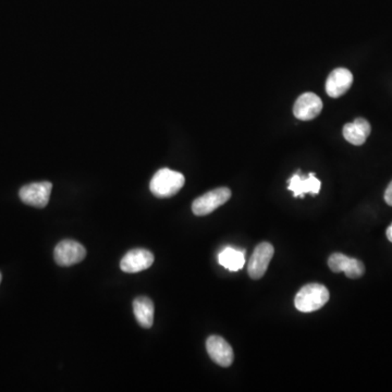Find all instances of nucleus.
<instances>
[{"instance_id":"f257e3e1","label":"nucleus","mask_w":392,"mask_h":392,"mask_svg":"<svg viewBox=\"0 0 392 392\" xmlns=\"http://www.w3.org/2000/svg\"><path fill=\"white\" fill-rule=\"evenodd\" d=\"M184 182V176L178 171L163 168L157 171L153 177L149 189L156 198H171L183 188Z\"/></svg>"},{"instance_id":"f03ea898","label":"nucleus","mask_w":392,"mask_h":392,"mask_svg":"<svg viewBox=\"0 0 392 392\" xmlns=\"http://www.w3.org/2000/svg\"><path fill=\"white\" fill-rule=\"evenodd\" d=\"M327 288L320 284H306L296 293L294 305L302 313H312L320 310L329 301Z\"/></svg>"},{"instance_id":"7ed1b4c3","label":"nucleus","mask_w":392,"mask_h":392,"mask_svg":"<svg viewBox=\"0 0 392 392\" xmlns=\"http://www.w3.org/2000/svg\"><path fill=\"white\" fill-rule=\"evenodd\" d=\"M232 198V191L228 188H218L196 198L193 202L192 210L196 216H206L218 207L228 202Z\"/></svg>"},{"instance_id":"20e7f679","label":"nucleus","mask_w":392,"mask_h":392,"mask_svg":"<svg viewBox=\"0 0 392 392\" xmlns=\"http://www.w3.org/2000/svg\"><path fill=\"white\" fill-rule=\"evenodd\" d=\"M85 256H87V250L84 246L73 240L61 241L53 251L55 262L63 267L82 262Z\"/></svg>"},{"instance_id":"39448f33","label":"nucleus","mask_w":392,"mask_h":392,"mask_svg":"<svg viewBox=\"0 0 392 392\" xmlns=\"http://www.w3.org/2000/svg\"><path fill=\"white\" fill-rule=\"evenodd\" d=\"M51 190H53V184L49 181L31 183L27 186H22L19 196L25 204L37 208H44L49 204Z\"/></svg>"},{"instance_id":"423d86ee","label":"nucleus","mask_w":392,"mask_h":392,"mask_svg":"<svg viewBox=\"0 0 392 392\" xmlns=\"http://www.w3.org/2000/svg\"><path fill=\"white\" fill-rule=\"evenodd\" d=\"M274 246L268 242H263L256 246L248 262V272L251 278L254 280L260 279L267 272L270 260L274 256Z\"/></svg>"},{"instance_id":"0eeeda50","label":"nucleus","mask_w":392,"mask_h":392,"mask_svg":"<svg viewBox=\"0 0 392 392\" xmlns=\"http://www.w3.org/2000/svg\"><path fill=\"white\" fill-rule=\"evenodd\" d=\"M328 266L332 272H344L350 279H358L365 272V266L361 260L351 258L341 253H334L328 260Z\"/></svg>"},{"instance_id":"6e6552de","label":"nucleus","mask_w":392,"mask_h":392,"mask_svg":"<svg viewBox=\"0 0 392 392\" xmlns=\"http://www.w3.org/2000/svg\"><path fill=\"white\" fill-rule=\"evenodd\" d=\"M322 110V101L314 93H304L296 99L294 103L293 113L296 119L310 121L320 116Z\"/></svg>"},{"instance_id":"1a4fd4ad","label":"nucleus","mask_w":392,"mask_h":392,"mask_svg":"<svg viewBox=\"0 0 392 392\" xmlns=\"http://www.w3.org/2000/svg\"><path fill=\"white\" fill-rule=\"evenodd\" d=\"M154 263V255L149 251L144 248H135L123 256L120 262L122 272L128 274L143 272L148 270Z\"/></svg>"},{"instance_id":"9d476101","label":"nucleus","mask_w":392,"mask_h":392,"mask_svg":"<svg viewBox=\"0 0 392 392\" xmlns=\"http://www.w3.org/2000/svg\"><path fill=\"white\" fill-rule=\"evenodd\" d=\"M206 350L210 359L222 367H229L234 362V350L224 338L210 336L206 341Z\"/></svg>"},{"instance_id":"9b49d317","label":"nucleus","mask_w":392,"mask_h":392,"mask_svg":"<svg viewBox=\"0 0 392 392\" xmlns=\"http://www.w3.org/2000/svg\"><path fill=\"white\" fill-rule=\"evenodd\" d=\"M353 83V75L351 71L344 68L334 69L326 81V91L332 99H338L349 91Z\"/></svg>"},{"instance_id":"f8f14e48","label":"nucleus","mask_w":392,"mask_h":392,"mask_svg":"<svg viewBox=\"0 0 392 392\" xmlns=\"http://www.w3.org/2000/svg\"><path fill=\"white\" fill-rule=\"evenodd\" d=\"M322 188V182L315 177V174H310L308 177L296 174L289 180L290 191L293 192L294 198H304L306 193L318 194Z\"/></svg>"},{"instance_id":"ddd939ff","label":"nucleus","mask_w":392,"mask_h":392,"mask_svg":"<svg viewBox=\"0 0 392 392\" xmlns=\"http://www.w3.org/2000/svg\"><path fill=\"white\" fill-rule=\"evenodd\" d=\"M371 125L366 119L356 118L353 122L347 123L343 127V137L348 142L360 146L363 145L371 134Z\"/></svg>"},{"instance_id":"4468645a","label":"nucleus","mask_w":392,"mask_h":392,"mask_svg":"<svg viewBox=\"0 0 392 392\" xmlns=\"http://www.w3.org/2000/svg\"><path fill=\"white\" fill-rule=\"evenodd\" d=\"M133 312L141 327L151 328L154 322V303L146 296H139L133 301Z\"/></svg>"},{"instance_id":"2eb2a0df","label":"nucleus","mask_w":392,"mask_h":392,"mask_svg":"<svg viewBox=\"0 0 392 392\" xmlns=\"http://www.w3.org/2000/svg\"><path fill=\"white\" fill-rule=\"evenodd\" d=\"M219 264L230 272H238L246 264V252L234 248H226L219 253Z\"/></svg>"},{"instance_id":"dca6fc26","label":"nucleus","mask_w":392,"mask_h":392,"mask_svg":"<svg viewBox=\"0 0 392 392\" xmlns=\"http://www.w3.org/2000/svg\"><path fill=\"white\" fill-rule=\"evenodd\" d=\"M385 201L388 205L392 206V181L390 182L389 186H388L387 190H386Z\"/></svg>"},{"instance_id":"f3484780","label":"nucleus","mask_w":392,"mask_h":392,"mask_svg":"<svg viewBox=\"0 0 392 392\" xmlns=\"http://www.w3.org/2000/svg\"><path fill=\"white\" fill-rule=\"evenodd\" d=\"M386 234H387L388 240L392 242V224L390 225L389 228L387 229V232H386Z\"/></svg>"},{"instance_id":"a211bd4d","label":"nucleus","mask_w":392,"mask_h":392,"mask_svg":"<svg viewBox=\"0 0 392 392\" xmlns=\"http://www.w3.org/2000/svg\"><path fill=\"white\" fill-rule=\"evenodd\" d=\"M0 282H1V274H0Z\"/></svg>"}]
</instances>
